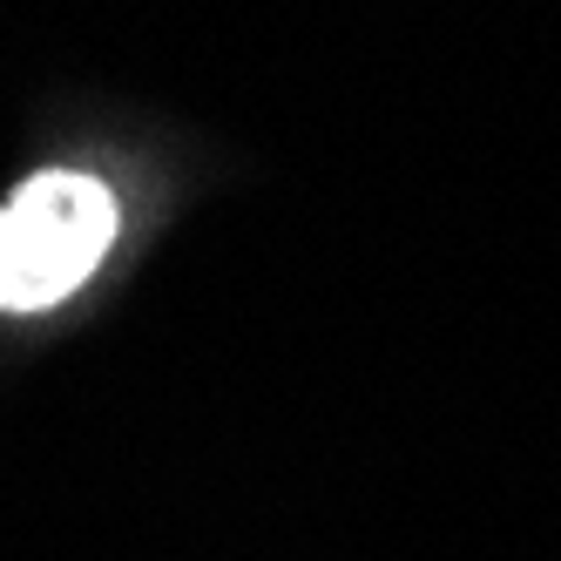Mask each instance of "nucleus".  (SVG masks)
Segmentation results:
<instances>
[{
    "instance_id": "nucleus-1",
    "label": "nucleus",
    "mask_w": 561,
    "mask_h": 561,
    "mask_svg": "<svg viewBox=\"0 0 561 561\" xmlns=\"http://www.w3.org/2000/svg\"><path fill=\"white\" fill-rule=\"evenodd\" d=\"M115 244V196L95 176L42 170L0 210V311H48Z\"/></svg>"
}]
</instances>
